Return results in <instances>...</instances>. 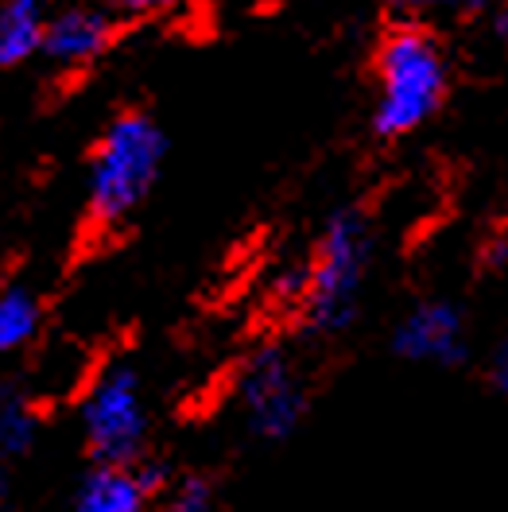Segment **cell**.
Here are the masks:
<instances>
[{
	"label": "cell",
	"mask_w": 508,
	"mask_h": 512,
	"mask_svg": "<svg viewBox=\"0 0 508 512\" xmlns=\"http://www.w3.org/2000/svg\"><path fill=\"white\" fill-rule=\"evenodd\" d=\"M392 353L415 365H462L466 361V315L458 303L423 299L392 330Z\"/></svg>",
	"instance_id": "obj_6"
},
{
	"label": "cell",
	"mask_w": 508,
	"mask_h": 512,
	"mask_svg": "<svg viewBox=\"0 0 508 512\" xmlns=\"http://www.w3.org/2000/svg\"><path fill=\"white\" fill-rule=\"evenodd\" d=\"M377 101L369 125L381 140H404L423 128L450 94V63L439 35L419 24H392L373 51Z\"/></svg>",
	"instance_id": "obj_3"
},
{
	"label": "cell",
	"mask_w": 508,
	"mask_h": 512,
	"mask_svg": "<svg viewBox=\"0 0 508 512\" xmlns=\"http://www.w3.org/2000/svg\"><path fill=\"white\" fill-rule=\"evenodd\" d=\"M43 24H47V12L35 0H4L0 4V70H16V66L39 59Z\"/></svg>",
	"instance_id": "obj_10"
},
{
	"label": "cell",
	"mask_w": 508,
	"mask_h": 512,
	"mask_svg": "<svg viewBox=\"0 0 508 512\" xmlns=\"http://www.w3.org/2000/svg\"><path fill=\"white\" fill-rule=\"evenodd\" d=\"M43 334V295L28 280L0 284V357L28 350Z\"/></svg>",
	"instance_id": "obj_9"
},
{
	"label": "cell",
	"mask_w": 508,
	"mask_h": 512,
	"mask_svg": "<svg viewBox=\"0 0 508 512\" xmlns=\"http://www.w3.org/2000/svg\"><path fill=\"white\" fill-rule=\"evenodd\" d=\"M218 505V485L206 474H187L175 485H163L152 512H214Z\"/></svg>",
	"instance_id": "obj_12"
},
{
	"label": "cell",
	"mask_w": 508,
	"mask_h": 512,
	"mask_svg": "<svg viewBox=\"0 0 508 512\" xmlns=\"http://www.w3.org/2000/svg\"><path fill=\"white\" fill-rule=\"evenodd\" d=\"M8 501H12V485H8V474L0 470V512H8Z\"/></svg>",
	"instance_id": "obj_16"
},
{
	"label": "cell",
	"mask_w": 508,
	"mask_h": 512,
	"mask_svg": "<svg viewBox=\"0 0 508 512\" xmlns=\"http://www.w3.org/2000/svg\"><path fill=\"white\" fill-rule=\"evenodd\" d=\"M233 396L249 435L260 443H287L311 408L307 377L284 346H260L249 353L237 369Z\"/></svg>",
	"instance_id": "obj_5"
},
{
	"label": "cell",
	"mask_w": 508,
	"mask_h": 512,
	"mask_svg": "<svg viewBox=\"0 0 508 512\" xmlns=\"http://www.w3.org/2000/svg\"><path fill=\"white\" fill-rule=\"evenodd\" d=\"M78 427H82L90 462L132 466L148 458L152 412L144 396V377L132 361L117 357L97 369V377L78 404Z\"/></svg>",
	"instance_id": "obj_4"
},
{
	"label": "cell",
	"mask_w": 508,
	"mask_h": 512,
	"mask_svg": "<svg viewBox=\"0 0 508 512\" xmlns=\"http://www.w3.org/2000/svg\"><path fill=\"white\" fill-rule=\"evenodd\" d=\"M167 163V132L140 105L117 109L90 148L86 218L94 229L125 225L156 191Z\"/></svg>",
	"instance_id": "obj_2"
},
{
	"label": "cell",
	"mask_w": 508,
	"mask_h": 512,
	"mask_svg": "<svg viewBox=\"0 0 508 512\" xmlns=\"http://www.w3.org/2000/svg\"><path fill=\"white\" fill-rule=\"evenodd\" d=\"M377 253V229L365 206H338L318 229V241L303 264V295L295 303L299 326L311 338L346 334L357 311Z\"/></svg>",
	"instance_id": "obj_1"
},
{
	"label": "cell",
	"mask_w": 508,
	"mask_h": 512,
	"mask_svg": "<svg viewBox=\"0 0 508 512\" xmlns=\"http://www.w3.org/2000/svg\"><path fill=\"white\" fill-rule=\"evenodd\" d=\"M121 35V20L105 8H63L51 12L43 24V43H39V59L63 70H82L97 63L101 55H109V47Z\"/></svg>",
	"instance_id": "obj_8"
},
{
	"label": "cell",
	"mask_w": 508,
	"mask_h": 512,
	"mask_svg": "<svg viewBox=\"0 0 508 512\" xmlns=\"http://www.w3.org/2000/svg\"><path fill=\"white\" fill-rule=\"evenodd\" d=\"M508 264V214L497 225H489L485 241L477 245V268L481 272H497Z\"/></svg>",
	"instance_id": "obj_13"
},
{
	"label": "cell",
	"mask_w": 508,
	"mask_h": 512,
	"mask_svg": "<svg viewBox=\"0 0 508 512\" xmlns=\"http://www.w3.org/2000/svg\"><path fill=\"white\" fill-rule=\"evenodd\" d=\"M163 485H167V470L148 458L132 466L90 462L70 493L66 512H152Z\"/></svg>",
	"instance_id": "obj_7"
},
{
	"label": "cell",
	"mask_w": 508,
	"mask_h": 512,
	"mask_svg": "<svg viewBox=\"0 0 508 512\" xmlns=\"http://www.w3.org/2000/svg\"><path fill=\"white\" fill-rule=\"evenodd\" d=\"M493 39H497V43L508 51V4L497 12V16H493Z\"/></svg>",
	"instance_id": "obj_15"
},
{
	"label": "cell",
	"mask_w": 508,
	"mask_h": 512,
	"mask_svg": "<svg viewBox=\"0 0 508 512\" xmlns=\"http://www.w3.org/2000/svg\"><path fill=\"white\" fill-rule=\"evenodd\" d=\"M489 384H493L501 396H508V338H501V342L493 346V353H489Z\"/></svg>",
	"instance_id": "obj_14"
},
{
	"label": "cell",
	"mask_w": 508,
	"mask_h": 512,
	"mask_svg": "<svg viewBox=\"0 0 508 512\" xmlns=\"http://www.w3.org/2000/svg\"><path fill=\"white\" fill-rule=\"evenodd\" d=\"M39 439V412L16 381L0 377V470L24 458Z\"/></svg>",
	"instance_id": "obj_11"
}]
</instances>
